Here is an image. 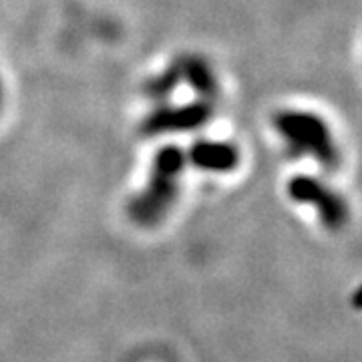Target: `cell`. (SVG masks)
I'll use <instances>...</instances> for the list:
<instances>
[{"instance_id": "5b68a950", "label": "cell", "mask_w": 362, "mask_h": 362, "mask_svg": "<svg viewBox=\"0 0 362 362\" xmlns=\"http://www.w3.org/2000/svg\"><path fill=\"white\" fill-rule=\"evenodd\" d=\"M195 168L207 171H230L238 165V149L230 143L197 141L189 151Z\"/></svg>"}, {"instance_id": "3957f363", "label": "cell", "mask_w": 362, "mask_h": 362, "mask_svg": "<svg viewBox=\"0 0 362 362\" xmlns=\"http://www.w3.org/2000/svg\"><path fill=\"white\" fill-rule=\"evenodd\" d=\"M288 192L294 202L316 207L320 220L328 230H338L349 220V207L344 204V199L332 189H328L322 181L308 177V175H298L290 181Z\"/></svg>"}, {"instance_id": "6da1fadb", "label": "cell", "mask_w": 362, "mask_h": 362, "mask_svg": "<svg viewBox=\"0 0 362 362\" xmlns=\"http://www.w3.org/2000/svg\"><path fill=\"white\" fill-rule=\"evenodd\" d=\"M183 168H185V153L180 147L175 145L163 147L156 156L151 180L147 187L131 199V220L139 226H156L163 220L177 199L180 173Z\"/></svg>"}, {"instance_id": "52a82bcc", "label": "cell", "mask_w": 362, "mask_h": 362, "mask_svg": "<svg viewBox=\"0 0 362 362\" xmlns=\"http://www.w3.org/2000/svg\"><path fill=\"white\" fill-rule=\"evenodd\" d=\"M181 81H183V77H181V65L180 63H175L173 66H169L163 75H159L157 78H153V81L149 83L147 90H149V95H153V97H165L171 90H175V87L180 85Z\"/></svg>"}, {"instance_id": "277c9868", "label": "cell", "mask_w": 362, "mask_h": 362, "mask_svg": "<svg viewBox=\"0 0 362 362\" xmlns=\"http://www.w3.org/2000/svg\"><path fill=\"white\" fill-rule=\"evenodd\" d=\"M209 117H211V107L206 101L181 105V107H165L147 117L143 129L149 135H161L169 131H192L207 123Z\"/></svg>"}, {"instance_id": "8992f818", "label": "cell", "mask_w": 362, "mask_h": 362, "mask_svg": "<svg viewBox=\"0 0 362 362\" xmlns=\"http://www.w3.org/2000/svg\"><path fill=\"white\" fill-rule=\"evenodd\" d=\"M180 65L183 81H187L202 97L211 99L216 95L218 83H216V77H214L211 69H209V65H207L204 59H199V57H187V59H181Z\"/></svg>"}, {"instance_id": "7a4b0ae2", "label": "cell", "mask_w": 362, "mask_h": 362, "mask_svg": "<svg viewBox=\"0 0 362 362\" xmlns=\"http://www.w3.org/2000/svg\"><path fill=\"white\" fill-rule=\"evenodd\" d=\"M276 127L296 156H314L328 169L338 165L340 156L337 145L320 117L302 111H286L276 117Z\"/></svg>"}]
</instances>
